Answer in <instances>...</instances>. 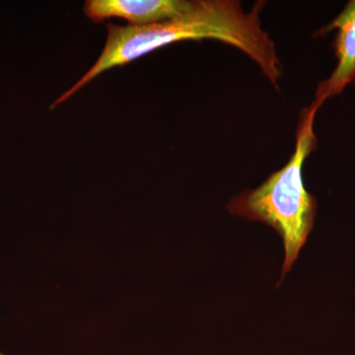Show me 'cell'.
I'll return each mask as SVG.
<instances>
[{"label":"cell","instance_id":"1","mask_svg":"<svg viewBox=\"0 0 355 355\" xmlns=\"http://www.w3.org/2000/svg\"><path fill=\"white\" fill-rule=\"evenodd\" d=\"M265 1H257L245 11L237 0H197L190 10L178 17L146 26L108 24V36L93 67L53 107L69 99L103 72L178 42L217 40L234 46L260 67L263 76L279 90L282 67L275 42L261 28L260 14Z\"/></svg>","mask_w":355,"mask_h":355},{"label":"cell","instance_id":"5","mask_svg":"<svg viewBox=\"0 0 355 355\" xmlns=\"http://www.w3.org/2000/svg\"><path fill=\"white\" fill-rule=\"evenodd\" d=\"M0 355H7V354H2V352H0Z\"/></svg>","mask_w":355,"mask_h":355},{"label":"cell","instance_id":"3","mask_svg":"<svg viewBox=\"0 0 355 355\" xmlns=\"http://www.w3.org/2000/svg\"><path fill=\"white\" fill-rule=\"evenodd\" d=\"M331 31H336L333 48L336 65L330 77L318 85L315 101L322 105L329 98L343 93L347 86H355V0L349 1L335 19L321 30V34Z\"/></svg>","mask_w":355,"mask_h":355},{"label":"cell","instance_id":"2","mask_svg":"<svg viewBox=\"0 0 355 355\" xmlns=\"http://www.w3.org/2000/svg\"><path fill=\"white\" fill-rule=\"evenodd\" d=\"M321 106L314 100L301 112L295 148L286 165L272 173L258 188L233 198L227 205L231 214L268 224L282 237L286 259L277 286L297 260L300 250L314 227L317 200L306 190L303 165L317 148L314 121Z\"/></svg>","mask_w":355,"mask_h":355},{"label":"cell","instance_id":"4","mask_svg":"<svg viewBox=\"0 0 355 355\" xmlns=\"http://www.w3.org/2000/svg\"><path fill=\"white\" fill-rule=\"evenodd\" d=\"M188 0H88L84 12L94 22L121 18L130 26H146L178 17L190 10Z\"/></svg>","mask_w":355,"mask_h":355}]
</instances>
